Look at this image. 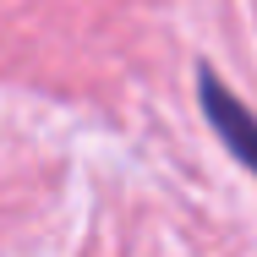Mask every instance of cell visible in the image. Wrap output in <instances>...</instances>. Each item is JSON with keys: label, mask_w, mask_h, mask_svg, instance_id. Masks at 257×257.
<instances>
[{"label": "cell", "mask_w": 257, "mask_h": 257, "mask_svg": "<svg viewBox=\"0 0 257 257\" xmlns=\"http://www.w3.org/2000/svg\"><path fill=\"white\" fill-rule=\"evenodd\" d=\"M197 99H203V115L213 120V132H219V143L230 148V154L241 159L246 170L257 175V120H252V109L235 99L213 71H203V82H197Z\"/></svg>", "instance_id": "obj_1"}]
</instances>
